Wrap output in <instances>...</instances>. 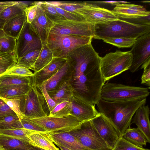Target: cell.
<instances>
[{
	"label": "cell",
	"mask_w": 150,
	"mask_h": 150,
	"mask_svg": "<svg viewBox=\"0 0 150 150\" xmlns=\"http://www.w3.org/2000/svg\"><path fill=\"white\" fill-rule=\"evenodd\" d=\"M146 102V98L117 101L100 99L96 105L99 112L113 124L121 137L130 127L136 110Z\"/></svg>",
	"instance_id": "6da1fadb"
},
{
	"label": "cell",
	"mask_w": 150,
	"mask_h": 150,
	"mask_svg": "<svg viewBox=\"0 0 150 150\" xmlns=\"http://www.w3.org/2000/svg\"><path fill=\"white\" fill-rule=\"evenodd\" d=\"M150 33V25L131 23L118 18L95 25L93 38L102 40L110 38H138Z\"/></svg>",
	"instance_id": "7a4b0ae2"
},
{
	"label": "cell",
	"mask_w": 150,
	"mask_h": 150,
	"mask_svg": "<svg viewBox=\"0 0 150 150\" xmlns=\"http://www.w3.org/2000/svg\"><path fill=\"white\" fill-rule=\"evenodd\" d=\"M93 39L90 37L50 33L46 45L52 52L53 57L66 59L70 52L91 42Z\"/></svg>",
	"instance_id": "3957f363"
},
{
	"label": "cell",
	"mask_w": 150,
	"mask_h": 150,
	"mask_svg": "<svg viewBox=\"0 0 150 150\" xmlns=\"http://www.w3.org/2000/svg\"><path fill=\"white\" fill-rule=\"evenodd\" d=\"M149 89L150 88L107 82L101 88L100 99L107 101H117L146 98L149 95Z\"/></svg>",
	"instance_id": "277c9868"
},
{
	"label": "cell",
	"mask_w": 150,
	"mask_h": 150,
	"mask_svg": "<svg viewBox=\"0 0 150 150\" xmlns=\"http://www.w3.org/2000/svg\"><path fill=\"white\" fill-rule=\"evenodd\" d=\"M132 60L130 51L116 50L106 54L100 59V68L104 82L129 69Z\"/></svg>",
	"instance_id": "5b68a950"
},
{
	"label": "cell",
	"mask_w": 150,
	"mask_h": 150,
	"mask_svg": "<svg viewBox=\"0 0 150 150\" xmlns=\"http://www.w3.org/2000/svg\"><path fill=\"white\" fill-rule=\"evenodd\" d=\"M23 117L50 132H70L79 129L84 122L72 115L63 117H52L48 115L42 117Z\"/></svg>",
	"instance_id": "8992f818"
},
{
	"label": "cell",
	"mask_w": 150,
	"mask_h": 150,
	"mask_svg": "<svg viewBox=\"0 0 150 150\" xmlns=\"http://www.w3.org/2000/svg\"><path fill=\"white\" fill-rule=\"evenodd\" d=\"M69 133L89 150H110L91 120L83 123L79 129Z\"/></svg>",
	"instance_id": "52a82bcc"
},
{
	"label": "cell",
	"mask_w": 150,
	"mask_h": 150,
	"mask_svg": "<svg viewBox=\"0 0 150 150\" xmlns=\"http://www.w3.org/2000/svg\"><path fill=\"white\" fill-rule=\"evenodd\" d=\"M14 53L18 60L28 53L36 50H41V40L26 20L16 39Z\"/></svg>",
	"instance_id": "ba28073f"
},
{
	"label": "cell",
	"mask_w": 150,
	"mask_h": 150,
	"mask_svg": "<svg viewBox=\"0 0 150 150\" xmlns=\"http://www.w3.org/2000/svg\"><path fill=\"white\" fill-rule=\"evenodd\" d=\"M21 100V109L24 116L37 117L47 115L43 108V97L32 79L28 91Z\"/></svg>",
	"instance_id": "9c48e42d"
},
{
	"label": "cell",
	"mask_w": 150,
	"mask_h": 150,
	"mask_svg": "<svg viewBox=\"0 0 150 150\" xmlns=\"http://www.w3.org/2000/svg\"><path fill=\"white\" fill-rule=\"evenodd\" d=\"M50 33L61 35H72L93 38L95 25L87 21L65 20L54 22Z\"/></svg>",
	"instance_id": "30bf717a"
},
{
	"label": "cell",
	"mask_w": 150,
	"mask_h": 150,
	"mask_svg": "<svg viewBox=\"0 0 150 150\" xmlns=\"http://www.w3.org/2000/svg\"><path fill=\"white\" fill-rule=\"evenodd\" d=\"M130 51L132 55V60L129 70L134 73L144 62L150 59V33L137 38Z\"/></svg>",
	"instance_id": "8fae6325"
},
{
	"label": "cell",
	"mask_w": 150,
	"mask_h": 150,
	"mask_svg": "<svg viewBox=\"0 0 150 150\" xmlns=\"http://www.w3.org/2000/svg\"><path fill=\"white\" fill-rule=\"evenodd\" d=\"M71 101V114L81 122L91 120L100 114L96 109L95 105L91 104L78 93L74 92Z\"/></svg>",
	"instance_id": "7c38bea8"
},
{
	"label": "cell",
	"mask_w": 150,
	"mask_h": 150,
	"mask_svg": "<svg viewBox=\"0 0 150 150\" xmlns=\"http://www.w3.org/2000/svg\"><path fill=\"white\" fill-rule=\"evenodd\" d=\"M91 121L108 148L111 149L120 137L115 126L101 114Z\"/></svg>",
	"instance_id": "4fadbf2b"
},
{
	"label": "cell",
	"mask_w": 150,
	"mask_h": 150,
	"mask_svg": "<svg viewBox=\"0 0 150 150\" xmlns=\"http://www.w3.org/2000/svg\"><path fill=\"white\" fill-rule=\"evenodd\" d=\"M37 13L30 25L40 38L42 45H46L50 31L54 25V22L45 14L38 1Z\"/></svg>",
	"instance_id": "5bb4252c"
},
{
	"label": "cell",
	"mask_w": 150,
	"mask_h": 150,
	"mask_svg": "<svg viewBox=\"0 0 150 150\" xmlns=\"http://www.w3.org/2000/svg\"><path fill=\"white\" fill-rule=\"evenodd\" d=\"M78 13L83 16L87 21L94 25L105 23L118 18L111 11L98 6L81 9Z\"/></svg>",
	"instance_id": "9a60e30c"
},
{
	"label": "cell",
	"mask_w": 150,
	"mask_h": 150,
	"mask_svg": "<svg viewBox=\"0 0 150 150\" xmlns=\"http://www.w3.org/2000/svg\"><path fill=\"white\" fill-rule=\"evenodd\" d=\"M118 18L132 19L148 16L150 12L144 6L134 4H120L111 11Z\"/></svg>",
	"instance_id": "2e32d148"
},
{
	"label": "cell",
	"mask_w": 150,
	"mask_h": 150,
	"mask_svg": "<svg viewBox=\"0 0 150 150\" xmlns=\"http://www.w3.org/2000/svg\"><path fill=\"white\" fill-rule=\"evenodd\" d=\"M149 114V105H143L136 110L131 122V124H135L137 126V128L144 135L149 143L150 142Z\"/></svg>",
	"instance_id": "e0dca14e"
},
{
	"label": "cell",
	"mask_w": 150,
	"mask_h": 150,
	"mask_svg": "<svg viewBox=\"0 0 150 150\" xmlns=\"http://www.w3.org/2000/svg\"><path fill=\"white\" fill-rule=\"evenodd\" d=\"M49 133L52 141L57 146H62L71 150H89L82 145L69 132Z\"/></svg>",
	"instance_id": "ac0fdd59"
},
{
	"label": "cell",
	"mask_w": 150,
	"mask_h": 150,
	"mask_svg": "<svg viewBox=\"0 0 150 150\" xmlns=\"http://www.w3.org/2000/svg\"><path fill=\"white\" fill-rule=\"evenodd\" d=\"M66 59L53 57L52 61L39 72L34 73L32 80L36 85L47 81L66 63Z\"/></svg>",
	"instance_id": "d6986e66"
},
{
	"label": "cell",
	"mask_w": 150,
	"mask_h": 150,
	"mask_svg": "<svg viewBox=\"0 0 150 150\" xmlns=\"http://www.w3.org/2000/svg\"><path fill=\"white\" fill-rule=\"evenodd\" d=\"M50 132L37 131L29 135L30 144L39 150H60L52 141Z\"/></svg>",
	"instance_id": "ffe728a7"
},
{
	"label": "cell",
	"mask_w": 150,
	"mask_h": 150,
	"mask_svg": "<svg viewBox=\"0 0 150 150\" xmlns=\"http://www.w3.org/2000/svg\"><path fill=\"white\" fill-rule=\"evenodd\" d=\"M70 79L64 80L56 89L48 93L56 104L71 101L74 89L70 83Z\"/></svg>",
	"instance_id": "44dd1931"
},
{
	"label": "cell",
	"mask_w": 150,
	"mask_h": 150,
	"mask_svg": "<svg viewBox=\"0 0 150 150\" xmlns=\"http://www.w3.org/2000/svg\"><path fill=\"white\" fill-rule=\"evenodd\" d=\"M0 144L7 150H39L26 140L1 134Z\"/></svg>",
	"instance_id": "7402d4cb"
},
{
	"label": "cell",
	"mask_w": 150,
	"mask_h": 150,
	"mask_svg": "<svg viewBox=\"0 0 150 150\" xmlns=\"http://www.w3.org/2000/svg\"><path fill=\"white\" fill-rule=\"evenodd\" d=\"M31 84L1 87L0 97L6 99L17 98L21 100L28 93Z\"/></svg>",
	"instance_id": "603a6c76"
},
{
	"label": "cell",
	"mask_w": 150,
	"mask_h": 150,
	"mask_svg": "<svg viewBox=\"0 0 150 150\" xmlns=\"http://www.w3.org/2000/svg\"><path fill=\"white\" fill-rule=\"evenodd\" d=\"M26 20L24 12L6 21L2 29L7 35L16 39Z\"/></svg>",
	"instance_id": "cb8c5ba5"
},
{
	"label": "cell",
	"mask_w": 150,
	"mask_h": 150,
	"mask_svg": "<svg viewBox=\"0 0 150 150\" xmlns=\"http://www.w3.org/2000/svg\"><path fill=\"white\" fill-rule=\"evenodd\" d=\"M124 139L140 147L143 148L148 141L144 135L138 128H128L121 136Z\"/></svg>",
	"instance_id": "d4e9b609"
},
{
	"label": "cell",
	"mask_w": 150,
	"mask_h": 150,
	"mask_svg": "<svg viewBox=\"0 0 150 150\" xmlns=\"http://www.w3.org/2000/svg\"><path fill=\"white\" fill-rule=\"evenodd\" d=\"M70 69L67 61L54 75L45 81L46 87L48 93L56 89L64 80L63 79L67 74Z\"/></svg>",
	"instance_id": "484cf974"
},
{
	"label": "cell",
	"mask_w": 150,
	"mask_h": 150,
	"mask_svg": "<svg viewBox=\"0 0 150 150\" xmlns=\"http://www.w3.org/2000/svg\"><path fill=\"white\" fill-rule=\"evenodd\" d=\"M59 7L69 12L78 14V11L82 9L97 6L96 4L87 1L83 2L54 1H50Z\"/></svg>",
	"instance_id": "4316f807"
},
{
	"label": "cell",
	"mask_w": 150,
	"mask_h": 150,
	"mask_svg": "<svg viewBox=\"0 0 150 150\" xmlns=\"http://www.w3.org/2000/svg\"><path fill=\"white\" fill-rule=\"evenodd\" d=\"M31 3L18 1L16 4L8 6L3 10L1 13V17L5 22L11 18L23 13L25 9Z\"/></svg>",
	"instance_id": "83f0119b"
},
{
	"label": "cell",
	"mask_w": 150,
	"mask_h": 150,
	"mask_svg": "<svg viewBox=\"0 0 150 150\" xmlns=\"http://www.w3.org/2000/svg\"><path fill=\"white\" fill-rule=\"evenodd\" d=\"M53 58L52 53L46 45H42L41 49L34 64L33 70L36 73L46 66Z\"/></svg>",
	"instance_id": "f1b7e54d"
},
{
	"label": "cell",
	"mask_w": 150,
	"mask_h": 150,
	"mask_svg": "<svg viewBox=\"0 0 150 150\" xmlns=\"http://www.w3.org/2000/svg\"><path fill=\"white\" fill-rule=\"evenodd\" d=\"M32 77L10 75L0 76V87L11 85L30 84Z\"/></svg>",
	"instance_id": "f546056e"
},
{
	"label": "cell",
	"mask_w": 150,
	"mask_h": 150,
	"mask_svg": "<svg viewBox=\"0 0 150 150\" xmlns=\"http://www.w3.org/2000/svg\"><path fill=\"white\" fill-rule=\"evenodd\" d=\"M16 39L0 29V52L7 54H15Z\"/></svg>",
	"instance_id": "4dcf8cb0"
},
{
	"label": "cell",
	"mask_w": 150,
	"mask_h": 150,
	"mask_svg": "<svg viewBox=\"0 0 150 150\" xmlns=\"http://www.w3.org/2000/svg\"><path fill=\"white\" fill-rule=\"evenodd\" d=\"M72 108L71 101H65L56 105L48 116L52 117H63L71 115Z\"/></svg>",
	"instance_id": "1f68e13d"
},
{
	"label": "cell",
	"mask_w": 150,
	"mask_h": 150,
	"mask_svg": "<svg viewBox=\"0 0 150 150\" xmlns=\"http://www.w3.org/2000/svg\"><path fill=\"white\" fill-rule=\"evenodd\" d=\"M23 128L19 119L16 114L7 116L0 119V129Z\"/></svg>",
	"instance_id": "d6a6232c"
},
{
	"label": "cell",
	"mask_w": 150,
	"mask_h": 150,
	"mask_svg": "<svg viewBox=\"0 0 150 150\" xmlns=\"http://www.w3.org/2000/svg\"><path fill=\"white\" fill-rule=\"evenodd\" d=\"M36 132L24 128L0 129V134L23 139L29 142L28 136Z\"/></svg>",
	"instance_id": "836d02e7"
},
{
	"label": "cell",
	"mask_w": 150,
	"mask_h": 150,
	"mask_svg": "<svg viewBox=\"0 0 150 150\" xmlns=\"http://www.w3.org/2000/svg\"><path fill=\"white\" fill-rule=\"evenodd\" d=\"M39 3L45 14L53 22L66 20L47 1H39Z\"/></svg>",
	"instance_id": "e575fe53"
},
{
	"label": "cell",
	"mask_w": 150,
	"mask_h": 150,
	"mask_svg": "<svg viewBox=\"0 0 150 150\" xmlns=\"http://www.w3.org/2000/svg\"><path fill=\"white\" fill-rule=\"evenodd\" d=\"M40 51V50H36L28 53L18 59L16 64L33 70Z\"/></svg>",
	"instance_id": "d590c367"
},
{
	"label": "cell",
	"mask_w": 150,
	"mask_h": 150,
	"mask_svg": "<svg viewBox=\"0 0 150 150\" xmlns=\"http://www.w3.org/2000/svg\"><path fill=\"white\" fill-rule=\"evenodd\" d=\"M137 38H110L103 39L104 42L119 48L132 47L136 41Z\"/></svg>",
	"instance_id": "8d00e7d4"
},
{
	"label": "cell",
	"mask_w": 150,
	"mask_h": 150,
	"mask_svg": "<svg viewBox=\"0 0 150 150\" xmlns=\"http://www.w3.org/2000/svg\"><path fill=\"white\" fill-rule=\"evenodd\" d=\"M3 75H10L27 77H33L35 74L30 70L16 64L9 68Z\"/></svg>",
	"instance_id": "74e56055"
},
{
	"label": "cell",
	"mask_w": 150,
	"mask_h": 150,
	"mask_svg": "<svg viewBox=\"0 0 150 150\" xmlns=\"http://www.w3.org/2000/svg\"><path fill=\"white\" fill-rule=\"evenodd\" d=\"M110 150H150L137 146L120 137Z\"/></svg>",
	"instance_id": "f35d334b"
},
{
	"label": "cell",
	"mask_w": 150,
	"mask_h": 150,
	"mask_svg": "<svg viewBox=\"0 0 150 150\" xmlns=\"http://www.w3.org/2000/svg\"><path fill=\"white\" fill-rule=\"evenodd\" d=\"M47 2L59 14L63 16L66 20L87 21L86 18L81 14H76L65 11L52 3L50 1Z\"/></svg>",
	"instance_id": "ab89813d"
},
{
	"label": "cell",
	"mask_w": 150,
	"mask_h": 150,
	"mask_svg": "<svg viewBox=\"0 0 150 150\" xmlns=\"http://www.w3.org/2000/svg\"><path fill=\"white\" fill-rule=\"evenodd\" d=\"M4 102L15 112L20 121L24 116L21 109V99L17 98L6 99L0 97Z\"/></svg>",
	"instance_id": "60d3db41"
},
{
	"label": "cell",
	"mask_w": 150,
	"mask_h": 150,
	"mask_svg": "<svg viewBox=\"0 0 150 150\" xmlns=\"http://www.w3.org/2000/svg\"><path fill=\"white\" fill-rule=\"evenodd\" d=\"M46 82L43 83L36 85L38 89L41 92L44 100L47 105L50 112L56 106V104L50 96L47 91L46 87Z\"/></svg>",
	"instance_id": "b9f144b4"
},
{
	"label": "cell",
	"mask_w": 150,
	"mask_h": 150,
	"mask_svg": "<svg viewBox=\"0 0 150 150\" xmlns=\"http://www.w3.org/2000/svg\"><path fill=\"white\" fill-rule=\"evenodd\" d=\"M38 4V1L32 3L30 6L25 9L24 12L27 23L31 24L35 18Z\"/></svg>",
	"instance_id": "7bdbcfd3"
},
{
	"label": "cell",
	"mask_w": 150,
	"mask_h": 150,
	"mask_svg": "<svg viewBox=\"0 0 150 150\" xmlns=\"http://www.w3.org/2000/svg\"><path fill=\"white\" fill-rule=\"evenodd\" d=\"M23 128L38 132H47L45 130L23 117L20 120Z\"/></svg>",
	"instance_id": "ee69618b"
},
{
	"label": "cell",
	"mask_w": 150,
	"mask_h": 150,
	"mask_svg": "<svg viewBox=\"0 0 150 150\" xmlns=\"http://www.w3.org/2000/svg\"><path fill=\"white\" fill-rule=\"evenodd\" d=\"M12 62H18L15 54H7L0 52V64Z\"/></svg>",
	"instance_id": "f6af8a7d"
},
{
	"label": "cell",
	"mask_w": 150,
	"mask_h": 150,
	"mask_svg": "<svg viewBox=\"0 0 150 150\" xmlns=\"http://www.w3.org/2000/svg\"><path fill=\"white\" fill-rule=\"evenodd\" d=\"M15 114V112L5 103L0 106V119L7 116Z\"/></svg>",
	"instance_id": "bcb514c9"
},
{
	"label": "cell",
	"mask_w": 150,
	"mask_h": 150,
	"mask_svg": "<svg viewBox=\"0 0 150 150\" xmlns=\"http://www.w3.org/2000/svg\"><path fill=\"white\" fill-rule=\"evenodd\" d=\"M144 71L141 77V83L145 84L150 87V65L143 68Z\"/></svg>",
	"instance_id": "7dc6e473"
},
{
	"label": "cell",
	"mask_w": 150,
	"mask_h": 150,
	"mask_svg": "<svg viewBox=\"0 0 150 150\" xmlns=\"http://www.w3.org/2000/svg\"><path fill=\"white\" fill-rule=\"evenodd\" d=\"M89 2L93 4H108L116 6L120 4H127L130 2L125 1H88Z\"/></svg>",
	"instance_id": "c3c4849f"
},
{
	"label": "cell",
	"mask_w": 150,
	"mask_h": 150,
	"mask_svg": "<svg viewBox=\"0 0 150 150\" xmlns=\"http://www.w3.org/2000/svg\"><path fill=\"white\" fill-rule=\"evenodd\" d=\"M18 62H12L7 63L0 64V75L4 74L11 67L16 64Z\"/></svg>",
	"instance_id": "681fc988"
},
{
	"label": "cell",
	"mask_w": 150,
	"mask_h": 150,
	"mask_svg": "<svg viewBox=\"0 0 150 150\" xmlns=\"http://www.w3.org/2000/svg\"><path fill=\"white\" fill-rule=\"evenodd\" d=\"M18 1H6L0 2V7L5 6H10L16 4Z\"/></svg>",
	"instance_id": "f907efd6"
},
{
	"label": "cell",
	"mask_w": 150,
	"mask_h": 150,
	"mask_svg": "<svg viewBox=\"0 0 150 150\" xmlns=\"http://www.w3.org/2000/svg\"><path fill=\"white\" fill-rule=\"evenodd\" d=\"M9 6H5L0 7V29H2L4 24L5 22V21L2 19L1 17V13L3 10Z\"/></svg>",
	"instance_id": "816d5d0a"
},
{
	"label": "cell",
	"mask_w": 150,
	"mask_h": 150,
	"mask_svg": "<svg viewBox=\"0 0 150 150\" xmlns=\"http://www.w3.org/2000/svg\"><path fill=\"white\" fill-rule=\"evenodd\" d=\"M57 146H58L61 150H71L62 146L58 145Z\"/></svg>",
	"instance_id": "f5cc1de1"
},
{
	"label": "cell",
	"mask_w": 150,
	"mask_h": 150,
	"mask_svg": "<svg viewBox=\"0 0 150 150\" xmlns=\"http://www.w3.org/2000/svg\"><path fill=\"white\" fill-rule=\"evenodd\" d=\"M5 103L0 98V106L3 105Z\"/></svg>",
	"instance_id": "db71d44e"
},
{
	"label": "cell",
	"mask_w": 150,
	"mask_h": 150,
	"mask_svg": "<svg viewBox=\"0 0 150 150\" xmlns=\"http://www.w3.org/2000/svg\"><path fill=\"white\" fill-rule=\"evenodd\" d=\"M5 150L6 149L3 147V146L0 144V150Z\"/></svg>",
	"instance_id": "11a10c76"
},
{
	"label": "cell",
	"mask_w": 150,
	"mask_h": 150,
	"mask_svg": "<svg viewBox=\"0 0 150 150\" xmlns=\"http://www.w3.org/2000/svg\"><path fill=\"white\" fill-rule=\"evenodd\" d=\"M143 3H149L150 1H142Z\"/></svg>",
	"instance_id": "9f6ffc18"
},
{
	"label": "cell",
	"mask_w": 150,
	"mask_h": 150,
	"mask_svg": "<svg viewBox=\"0 0 150 150\" xmlns=\"http://www.w3.org/2000/svg\"><path fill=\"white\" fill-rule=\"evenodd\" d=\"M5 150H6V149Z\"/></svg>",
	"instance_id": "6f0895ef"
},
{
	"label": "cell",
	"mask_w": 150,
	"mask_h": 150,
	"mask_svg": "<svg viewBox=\"0 0 150 150\" xmlns=\"http://www.w3.org/2000/svg\"></svg>",
	"instance_id": "680465c9"
}]
</instances>
